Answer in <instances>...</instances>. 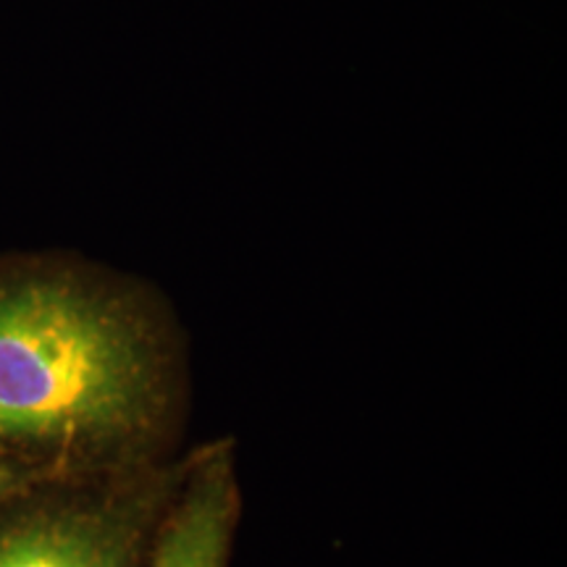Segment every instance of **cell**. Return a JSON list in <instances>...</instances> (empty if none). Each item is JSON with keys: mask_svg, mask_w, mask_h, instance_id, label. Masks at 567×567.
Listing matches in <instances>:
<instances>
[{"mask_svg": "<svg viewBox=\"0 0 567 567\" xmlns=\"http://www.w3.org/2000/svg\"><path fill=\"white\" fill-rule=\"evenodd\" d=\"M184 339L145 281L63 258L0 264V460L90 478L168 460Z\"/></svg>", "mask_w": 567, "mask_h": 567, "instance_id": "1", "label": "cell"}, {"mask_svg": "<svg viewBox=\"0 0 567 567\" xmlns=\"http://www.w3.org/2000/svg\"><path fill=\"white\" fill-rule=\"evenodd\" d=\"M187 460L42 484L0 507V567H145Z\"/></svg>", "mask_w": 567, "mask_h": 567, "instance_id": "2", "label": "cell"}, {"mask_svg": "<svg viewBox=\"0 0 567 567\" xmlns=\"http://www.w3.org/2000/svg\"><path fill=\"white\" fill-rule=\"evenodd\" d=\"M243 515L229 439L189 452L187 471L163 517L145 567H229Z\"/></svg>", "mask_w": 567, "mask_h": 567, "instance_id": "3", "label": "cell"}, {"mask_svg": "<svg viewBox=\"0 0 567 567\" xmlns=\"http://www.w3.org/2000/svg\"><path fill=\"white\" fill-rule=\"evenodd\" d=\"M51 481H63V478H55L51 473L34 471V467L0 460V507L9 505L11 499H17L21 494L32 492V488L51 484Z\"/></svg>", "mask_w": 567, "mask_h": 567, "instance_id": "4", "label": "cell"}]
</instances>
